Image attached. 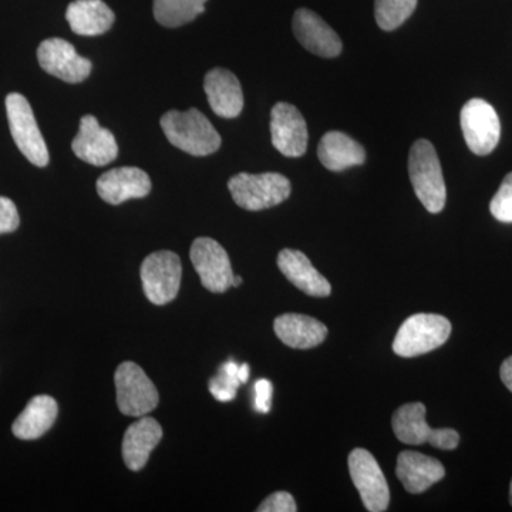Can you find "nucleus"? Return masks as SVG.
Returning a JSON list of instances; mask_svg holds the SVG:
<instances>
[{
    "mask_svg": "<svg viewBox=\"0 0 512 512\" xmlns=\"http://www.w3.org/2000/svg\"><path fill=\"white\" fill-rule=\"evenodd\" d=\"M278 268L292 285L306 295L326 298L332 293L328 279L319 274L308 256L298 249H282L278 255Z\"/></svg>",
    "mask_w": 512,
    "mask_h": 512,
    "instance_id": "nucleus-19",
    "label": "nucleus"
},
{
    "mask_svg": "<svg viewBox=\"0 0 512 512\" xmlns=\"http://www.w3.org/2000/svg\"><path fill=\"white\" fill-rule=\"evenodd\" d=\"M73 153L84 163L104 167L119 156L116 137L107 128L101 127L92 114L80 121L79 133L72 143Z\"/></svg>",
    "mask_w": 512,
    "mask_h": 512,
    "instance_id": "nucleus-14",
    "label": "nucleus"
},
{
    "mask_svg": "<svg viewBox=\"0 0 512 512\" xmlns=\"http://www.w3.org/2000/svg\"><path fill=\"white\" fill-rule=\"evenodd\" d=\"M349 471L363 505L370 512H383L389 508L390 491L382 468L372 453L355 448L349 454Z\"/></svg>",
    "mask_w": 512,
    "mask_h": 512,
    "instance_id": "nucleus-10",
    "label": "nucleus"
},
{
    "mask_svg": "<svg viewBox=\"0 0 512 512\" xmlns=\"http://www.w3.org/2000/svg\"><path fill=\"white\" fill-rule=\"evenodd\" d=\"M151 180L146 171L137 167H119L101 174L97 192L107 204L120 205L150 194Z\"/></svg>",
    "mask_w": 512,
    "mask_h": 512,
    "instance_id": "nucleus-16",
    "label": "nucleus"
},
{
    "mask_svg": "<svg viewBox=\"0 0 512 512\" xmlns=\"http://www.w3.org/2000/svg\"><path fill=\"white\" fill-rule=\"evenodd\" d=\"M409 177L421 204L431 214L444 210L447 201L446 183L436 148L420 138L409 154Z\"/></svg>",
    "mask_w": 512,
    "mask_h": 512,
    "instance_id": "nucleus-2",
    "label": "nucleus"
},
{
    "mask_svg": "<svg viewBox=\"0 0 512 512\" xmlns=\"http://www.w3.org/2000/svg\"><path fill=\"white\" fill-rule=\"evenodd\" d=\"M238 377L241 380V383H247L249 379V366L247 363L244 365H239Z\"/></svg>",
    "mask_w": 512,
    "mask_h": 512,
    "instance_id": "nucleus-33",
    "label": "nucleus"
},
{
    "mask_svg": "<svg viewBox=\"0 0 512 512\" xmlns=\"http://www.w3.org/2000/svg\"><path fill=\"white\" fill-rule=\"evenodd\" d=\"M241 284H242L241 276H234V282H232V288H234V286H239Z\"/></svg>",
    "mask_w": 512,
    "mask_h": 512,
    "instance_id": "nucleus-34",
    "label": "nucleus"
},
{
    "mask_svg": "<svg viewBox=\"0 0 512 512\" xmlns=\"http://www.w3.org/2000/svg\"><path fill=\"white\" fill-rule=\"evenodd\" d=\"M276 336L292 349H312L323 343L328 336V328L311 316L301 313H285L275 319Z\"/></svg>",
    "mask_w": 512,
    "mask_h": 512,
    "instance_id": "nucleus-21",
    "label": "nucleus"
},
{
    "mask_svg": "<svg viewBox=\"0 0 512 512\" xmlns=\"http://www.w3.org/2000/svg\"><path fill=\"white\" fill-rule=\"evenodd\" d=\"M490 211L495 220L512 224V173L508 174L491 200Z\"/></svg>",
    "mask_w": 512,
    "mask_h": 512,
    "instance_id": "nucleus-28",
    "label": "nucleus"
},
{
    "mask_svg": "<svg viewBox=\"0 0 512 512\" xmlns=\"http://www.w3.org/2000/svg\"><path fill=\"white\" fill-rule=\"evenodd\" d=\"M228 190L238 207L262 211L276 207L291 195V181L279 173H239L228 181Z\"/></svg>",
    "mask_w": 512,
    "mask_h": 512,
    "instance_id": "nucleus-3",
    "label": "nucleus"
},
{
    "mask_svg": "<svg viewBox=\"0 0 512 512\" xmlns=\"http://www.w3.org/2000/svg\"><path fill=\"white\" fill-rule=\"evenodd\" d=\"M208 103L217 116L235 119L244 109V93L234 73L227 69H212L204 79Z\"/></svg>",
    "mask_w": 512,
    "mask_h": 512,
    "instance_id": "nucleus-17",
    "label": "nucleus"
},
{
    "mask_svg": "<svg viewBox=\"0 0 512 512\" xmlns=\"http://www.w3.org/2000/svg\"><path fill=\"white\" fill-rule=\"evenodd\" d=\"M461 130L468 148L477 156L493 153L501 137V123L497 111L483 99L464 104L460 114Z\"/></svg>",
    "mask_w": 512,
    "mask_h": 512,
    "instance_id": "nucleus-9",
    "label": "nucleus"
},
{
    "mask_svg": "<svg viewBox=\"0 0 512 512\" xmlns=\"http://www.w3.org/2000/svg\"><path fill=\"white\" fill-rule=\"evenodd\" d=\"M20 217L15 202L0 197V234H10L19 228Z\"/></svg>",
    "mask_w": 512,
    "mask_h": 512,
    "instance_id": "nucleus-30",
    "label": "nucleus"
},
{
    "mask_svg": "<svg viewBox=\"0 0 512 512\" xmlns=\"http://www.w3.org/2000/svg\"><path fill=\"white\" fill-rule=\"evenodd\" d=\"M417 0H375V18L386 32L400 28L416 10Z\"/></svg>",
    "mask_w": 512,
    "mask_h": 512,
    "instance_id": "nucleus-26",
    "label": "nucleus"
},
{
    "mask_svg": "<svg viewBox=\"0 0 512 512\" xmlns=\"http://www.w3.org/2000/svg\"><path fill=\"white\" fill-rule=\"evenodd\" d=\"M66 19L76 35L99 36L109 32L116 16L103 0H74L66 10Z\"/></svg>",
    "mask_w": 512,
    "mask_h": 512,
    "instance_id": "nucleus-22",
    "label": "nucleus"
},
{
    "mask_svg": "<svg viewBox=\"0 0 512 512\" xmlns=\"http://www.w3.org/2000/svg\"><path fill=\"white\" fill-rule=\"evenodd\" d=\"M160 124L167 140L184 153L205 157L220 150V133L200 110L168 111Z\"/></svg>",
    "mask_w": 512,
    "mask_h": 512,
    "instance_id": "nucleus-1",
    "label": "nucleus"
},
{
    "mask_svg": "<svg viewBox=\"0 0 512 512\" xmlns=\"http://www.w3.org/2000/svg\"><path fill=\"white\" fill-rule=\"evenodd\" d=\"M292 29L298 42L313 55L330 59L342 53L343 45L338 33L311 9L296 10Z\"/></svg>",
    "mask_w": 512,
    "mask_h": 512,
    "instance_id": "nucleus-15",
    "label": "nucleus"
},
{
    "mask_svg": "<svg viewBox=\"0 0 512 512\" xmlns=\"http://www.w3.org/2000/svg\"><path fill=\"white\" fill-rule=\"evenodd\" d=\"M239 365L234 360L224 363L221 366L220 373L212 377L210 382V392L218 402L227 403L237 396L241 380L238 377Z\"/></svg>",
    "mask_w": 512,
    "mask_h": 512,
    "instance_id": "nucleus-27",
    "label": "nucleus"
},
{
    "mask_svg": "<svg viewBox=\"0 0 512 512\" xmlns=\"http://www.w3.org/2000/svg\"><path fill=\"white\" fill-rule=\"evenodd\" d=\"M255 410L259 413H268L272 406V392L274 386L269 380L261 379L255 383Z\"/></svg>",
    "mask_w": 512,
    "mask_h": 512,
    "instance_id": "nucleus-31",
    "label": "nucleus"
},
{
    "mask_svg": "<svg viewBox=\"0 0 512 512\" xmlns=\"http://www.w3.org/2000/svg\"><path fill=\"white\" fill-rule=\"evenodd\" d=\"M258 512H295L298 511L295 500L289 493L278 491L269 495L268 498L256 508Z\"/></svg>",
    "mask_w": 512,
    "mask_h": 512,
    "instance_id": "nucleus-29",
    "label": "nucleus"
},
{
    "mask_svg": "<svg viewBox=\"0 0 512 512\" xmlns=\"http://www.w3.org/2000/svg\"><path fill=\"white\" fill-rule=\"evenodd\" d=\"M57 413H59V407L53 397L46 394L33 397L13 423V434L20 440L40 439L43 434L52 429Z\"/></svg>",
    "mask_w": 512,
    "mask_h": 512,
    "instance_id": "nucleus-24",
    "label": "nucleus"
},
{
    "mask_svg": "<svg viewBox=\"0 0 512 512\" xmlns=\"http://www.w3.org/2000/svg\"><path fill=\"white\" fill-rule=\"evenodd\" d=\"M144 295L154 305H167L177 298L183 276L180 256L171 251H158L144 259L140 269Z\"/></svg>",
    "mask_w": 512,
    "mask_h": 512,
    "instance_id": "nucleus-8",
    "label": "nucleus"
},
{
    "mask_svg": "<svg viewBox=\"0 0 512 512\" xmlns=\"http://www.w3.org/2000/svg\"><path fill=\"white\" fill-rule=\"evenodd\" d=\"M451 335L450 320L434 313H417L404 320L393 342V350L400 357L426 355L439 349Z\"/></svg>",
    "mask_w": 512,
    "mask_h": 512,
    "instance_id": "nucleus-4",
    "label": "nucleus"
},
{
    "mask_svg": "<svg viewBox=\"0 0 512 512\" xmlns=\"http://www.w3.org/2000/svg\"><path fill=\"white\" fill-rule=\"evenodd\" d=\"M396 474L407 493L421 494L446 477V468L426 454L402 451L397 457Z\"/></svg>",
    "mask_w": 512,
    "mask_h": 512,
    "instance_id": "nucleus-18",
    "label": "nucleus"
},
{
    "mask_svg": "<svg viewBox=\"0 0 512 512\" xmlns=\"http://www.w3.org/2000/svg\"><path fill=\"white\" fill-rule=\"evenodd\" d=\"M392 426L397 439L409 446L429 443L440 450H454L460 444V434L453 429H431L426 421L423 403H407L393 414Z\"/></svg>",
    "mask_w": 512,
    "mask_h": 512,
    "instance_id": "nucleus-6",
    "label": "nucleus"
},
{
    "mask_svg": "<svg viewBox=\"0 0 512 512\" xmlns=\"http://www.w3.org/2000/svg\"><path fill=\"white\" fill-rule=\"evenodd\" d=\"M510 503L512 505V481H511V487H510Z\"/></svg>",
    "mask_w": 512,
    "mask_h": 512,
    "instance_id": "nucleus-35",
    "label": "nucleus"
},
{
    "mask_svg": "<svg viewBox=\"0 0 512 512\" xmlns=\"http://www.w3.org/2000/svg\"><path fill=\"white\" fill-rule=\"evenodd\" d=\"M191 262L207 291L227 292L232 288L234 272L227 251L215 239L201 237L191 245Z\"/></svg>",
    "mask_w": 512,
    "mask_h": 512,
    "instance_id": "nucleus-11",
    "label": "nucleus"
},
{
    "mask_svg": "<svg viewBox=\"0 0 512 512\" xmlns=\"http://www.w3.org/2000/svg\"><path fill=\"white\" fill-rule=\"evenodd\" d=\"M117 406L124 416L143 417L153 412L160 402V394L150 377L134 362H124L114 375Z\"/></svg>",
    "mask_w": 512,
    "mask_h": 512,
    "instance_id": "nucleus-7",
    "label": "nucleus"
},
{
    "mask_svg": "<svg viewBox=\"0 0 512 512\" xmlns=\"http://www.w3.org/2000/svg\"><path fill=\"white\" fill-rule=\"evenodd\" d=\"M318 157L323 167L328 170L343 171L365 163L366 151L348 134L329 131L320 140Z\"/></svg>",
    "mask_w": 512,
    "mask_h": 512,
    "instance_id": "nucleus-23",
    "label": "nucleus"
},
{
    "mask_svg": "<svg viewBox=\"0 0 512 512\" xmlns=\"http://www.w3.org/2000/svg\"><path fill=\"white\" fill-rule=\"evenodd\" d=\"M500 376L507 389L512 393V356L504 360L503 365H501Z\"/></svg>",
    "mask_w": 512,
    "mask_h": 512,
    "instance_id": "nucleus-32",
    "label": "nucleus"
},
{
    "mask_svg": "<svg viewBox=\"0 0 512 512\" xmlns=\"http://www.w3.org/2000/svg\"><path fill=\"white\" fill-rule=\"evenodd\" d=\"M207 0H154V18L165 28H178L205 12Z\"/></svg>",
    "mask_w": 512,
    "mask_h": 512,
    "instance_id": "nucleus-25",
    "label": "nucleus"
},
{
    "mask_svg": "<svg viewBox=\"0 0 512 512\" xmlns=\"http://www.w3.org/2000/svg\"><path fill=\"white\" fill-rule=\"evenodd\" d=\"M37 60L46 73L66 83H82L92 73L93 64L76 52L72 43L52 37L40 43Z\"/></svg>",
    "mask_w": 512,
    "mask_h": 512,
    "instance_id": "nucleus-12",
    "label": "nucleus"
},
{
    "mask_svg": "<svg viewBox=\"0 0 512 512\" xmlns=\"http://www.w3.org/2000/svg\"><path fill=\"white\" fill-rule=\"evenodd\" d=\"M163 439V429L153 417L143 416L128 427L123 437V460L131 471L146 467L150 454Z\"/></svg>",
    "mask_w": 512,
    "mask_h": 512,
    "instance_id": "nucleus-20",
    "label": "nucleus"
},
{
    "mask_svg": "<svg viewBox=\"0 0 512 512\" xmlns=\"http://www.w3.org/2000/svg\"><path fill=\"white\" fill-rule=\"evenodd\" d=\"M6 113H8L10 133L23 156L36 167H46L50 160L49 150L37 126L35 113L28 99L19 93L8 94Z\"/></svg>",
    "mask_w": 512,
    "mask_h": 512,
    "instance_id": "nucleus-5",
    "label": "nucleus"
},
{
    "mask_svg": "<svg viewBox=\"0 0 512 512\" xmlns=\"http://www.w3.org/2000/svg\"><path fill=\"white\" fill-rule=\"evenodd\" d=\"M272 144L282 156L302 157L308 148V126L301 111L289 103H276L271 111Z\"/></svg>",
    "mask_w": 512,
    "mask_h": 512,
    "instance_id": "nucleus-13",
    "label": "nucleus"
}]
</instances>
